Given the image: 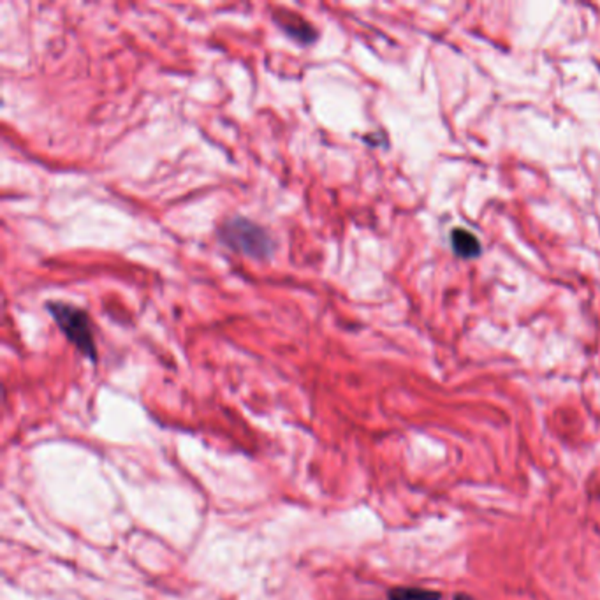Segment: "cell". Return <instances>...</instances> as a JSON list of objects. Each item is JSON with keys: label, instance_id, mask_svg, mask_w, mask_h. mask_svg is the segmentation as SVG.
<instances>
[{"label": "cell", "instance_id": "5", "mask_svg": "<svg viewBox=\"0 0 600 600\" xmlns=\"http://www.w3.org/2000/svg\"><path fill=\"white\" fill-rule=\"evenodd\" d=\"M440 592L415 587H397L388 594V600H440Z\"/></svg>", "mask_w": 600, "mask_h": 600}, {"label": "cell", "instance_id": "2", "mask_svg": "<svg viewBox=\"0 0 600 600\" xmlns=\"http://www.w3.org/2000/svg\"><path fill=\"white\" fill-rule=\"evenodd\" d=\"M48 313L53 317L57 326L67 336V340L89 359H98V349L92 333V322L85 310L76 304L64 301H48Z\"/></svg>", "mask_w": 600, "mask_h": 600}, {"label": "cell", "instance_id": "1", "mask_svg": "<svg viewBox=\"0 0 600 600\" xmlns=\"http://www.w3.org/2000/svg\"><path fill=\"white\" fill-rule=\"evenodd\" d=\"M220 241L231 250L257 259L268 261L275 252V241L270 233L247 217H229L218 229Z\"/></svg>", "mask_w": 600, "mask_h": 600}, {"label": "cell", "instance_id": "3", "mask_svg": "<svg viewBox=\"0 0 600 600\" xmlns=\"http://www.w3.org/2000/svg\"><path fill=\"white\" fill-rule=\"evenodd\" d=\"M273 20L279 23V27L293 39L300 41L303 44H310L317 39V32L315 28L306 23L303 18L300 16H295V14H275Z\"/></svg>", "mask_w": 600, "mask_h": 600}, {"label": "cell", "instance_id": "4", "mask_svg": "<svg viewBox=\"0 0 600 600\" xmlns=\"http://www.w3.org/2000/svg\"><path fill=\"white\" fill-rule=\"evenodd\" d=\"M453 249L462 257H472V256H478L481 252V245L476 240V236H472L465 229L453 231Z\"/></svg>", "mask_w": 600, "mask_h": 600}, {"label": "cell", "instance_id": "6", "mask_svg": "<svg viewBox=\"0 0 600 600\" xmlns=\"http://www.w3.org/2000/svg\"><path fill=\"white\" fill-rule=\"evenodd\" d=\"M453 600H476V599H472V597H469V596H465V594H458V596H454V599Z\"/></svg>", "mask_w": 600, "mask_h": 600}]
</instances>
